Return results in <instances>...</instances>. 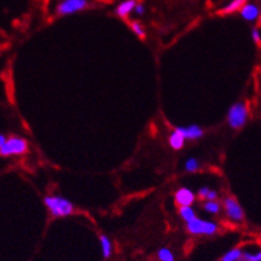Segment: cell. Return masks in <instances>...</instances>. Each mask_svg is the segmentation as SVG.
Segmentation results:
<instances>
[{
	"mask_svg": "<svg viewBox=\"0 0 261 261\" xmlns=\"http://www.w3.org/2000/svg\"><path fill=\"white\" fill-rule=\"evenodd\" d=\"M44 204L54 217H65L73 213V204L62 196H47Z\"/></svg>",
	"mask_w": 261,
	"mask_h": 261,
	"instance_id": "obj_1",
	"label": "cell"
},
{
	"mask_svg": "<svg viewBox=\"0 0 261 261\" xmlns=\"http://www.w3.org/2000/svg\"><path fill=\"white\" fill-rule=\"evenodd\" d=\"M28 151V143L25 139L12 136L7 138L6 143L0 147V156L8 158V156H19L24 155Z\"/></svg>",
	"mask_w": 261,
	"mask_h": 261,
	"instance_id": "obj_2",
	"label": "cell"
},
{
	"mask_svg": "<svg viewBox=\"0 0 261 261\" xmlns=\"http://www.w3.org/2000/svg\"><path fill=\"white\" fill-rule=\"evenodd\" d=\"M228 124L233 129H240L244 127L248 120V108L244 103H236L230 107L228 111Z\"/></svg>",
	"mask_w": 261,
	"mask_h": 261,
	"instance_id": "obj_3",
	"label": "cell"
},
{
	"mask_svg": "<svg viewBox=\"0 0 261 261\" xmlns=\"http://www.w3.org/2000/svg\"><path fill=\"white\" fill-rule=\"evenodd\" d=\"M217 224L212 221L201 220V219H192L191 221L187 223V229L191 234H204V236H212L217 232Z\"/></svg>",
	"mask_w": 261,
	"mask_h": 261,
	"instance_id": "obj_4",
	"label": "cell"
},
{
	"mask_svg": "<svg viewBox=\"0 0 261 261\" xmlns=\"http://www.w3.org/2000/svg\"><path fill=\"white\" fill-rule=\"evenodd\" d=\"M88 6H90L88 0H62L56 7V12L60 16H68L84 11Z\"/></svg>",
	"mask_w": 261,
	"mask_h": 261,
	"instance_id": "obj_5",
	"label": "cell"
},
{
	"mask_svg": "<svg viewBox=\"0 0 261 261\" xmlns=\"http://www.w3.org/2000/svg\"><path fill=\"white\" fill-rule=\"evenodd\" d=\"M224 208L227 212V216L229 217L230 220L240 223L244 220V211L241 208V205L237 203V200L233 197H227L224 200Z\"/></svg>",
	"mask_w": 261,
	"mask_h": 261,
	"instance_id": "obj_6",
	"label": "cell"
},
{
	"mask_svg": "<svg viewBox=\"0 0 261 261\" xmlns=\"http://www.w3.org/2000/svg\"><path fill=\"white\" fill-rule=\"evenodd\" d=\"M175 201L180 206H191L195 203V193L189 188H180L175 193Z\"/></svg>",
	"mask_w": 261,
	"mask_h": 261,
	"instance_id": "obj_7",
	"label": "cell"
},
{
	"mask_svg": "<svg viewBox=\"0 0 261 261\" xmlns=\"http://www.w3.org/2000/svg\"><path fill=\"white\" fill-rule=\"evenodd\" d=\"M241 17L247 21H256L260 17V7L256 3H245L240 8Z\"/></svg>",
	"mask_w": 261,
	"mask_h": 261,
	"instance_id": "obj_8",
	"label": "cell"
},
{
	"mask_svg": "<svg viewBox=\"0 0 261 261\" xmlns=\"http://www.w3.org/2000/svg\"><path fill=\"white\" fill-rule=\"evenodd\" d=\"M176 130L186 140H197V139L203 138L204 130L199 125H188V127H179Z\"/></svg>",
	"mask_w": 261,
	"mask_h": 261,
	"instance_id": "obj_9",
	"label": "cell"
},
{
	"mask_svg": "<svg viewBox=\"0 0 261 261\" xmlns=\"http://www.w3.org/2000/svg\"><path fill=\"white\" fill-rule=\"evenodd\" d=\"M136 3V0H124L116 7V15L120 17H127L130 12H134Z\"/></svg>",
	"mask_w": 261,
	"mask_h": 261,
	"instance_id": "obj_10",
	"label": "cell"
},
{
	"mask_svg": "<svg viewBox=\"0 0 261 261\" xmlns=\"http://www.w3.org/2000/svg\"><path fill=\"white\" fill-rule=\"evenodd\" d=\"M245 3H248V0H230L229 3L225 4L223 8L220 10L221 15H229L234 14L237 11H240V8L244 6Z\"/></svg>",
	"mask_w": 261,
	"mask_h": 261,
	"instance_id": "obj_11",
	"label": "cell"
},
{
	"mask_svg": "<svg viewBox=\"0 0 261 261\" xmlns=\"http://www.w3.org/2000/svg\"><path fill=\"white\" fill-rule=\"evenodd\" d=\"M100 245H101V252H103L104 258H110L112 256V251H114V247H112V241L108 236L106 234H101L100 236Z\"/></svg>",
	"mask_w": 261,
	"mask_h": 261,
	"instance_id": "obj_12",
	"label": "cell"
},
{
	"mask_svg": "<svg viewBox=\"0 0 261 261\" xmlns=\"http://www.w3.org/2000/svg\"><path fill=\"white\" fill-rule=\"evenodd\" d=\"M184 143H186V139L182 138L177 130H175V132L169 136V145H171L173 149H177V151L181 149V148L184 147Z\"/></svg>",
	"mask_w": 261,
	"mask_h": 261,
	"instance_id": "obj_13",
	"label": "cell"
},
{
	"mask_svg": "<svg viewBox=\"0 0 261 261\" xmlns=\"http://www.w3.org/2000/svg\"><path fill=\"white\" fill-rule=\"evenodd\" d=\"M241 256H243V251L239 249V248H233V249H230V251L224 254L221 261H239Z\"/></svg>",
	"mask_w": 261,
	"mask_h": 261,
	"instance_id": "obj_14",
	"label": "cell"
},
{
	"mask_svg": "<svg viewBox=\"0 0 261 261\" xmlns=\"http://www.w3.org/2000/svg\"><path fill=\"white\" fill-rule=\"evenodd\" d=\"M159 261H175V254L169 248H160L158 251Z\"/></svg>",
	"mask_w": 261,
	"mask_h": 261,
	"instance_id": "obj_15",
	"label": "cell"
},
{
	"mask_svg": "<svg viewBox=\"0 0 261 261\" xmlns=\"http://www.w3.org/2000/svg\"><path fill=\"white\" fill-rule=\"evenodd\" d=\"M180 216L184 221H191L192 219H195V211L192 210V206H180Z\"/></svg>",
	"mask_w": 261,
	"mask_h": 261,
	"instance_id": "obj_16",
	"label": "cell"
},
{
	"mask_svg": "<svg viewBox=\"0 0 261 261\" xmlns=\"http://www.w3.org/2000/svg\"><path fill=\"white\" fill-rule=\"evenodd\" d=\"M204 211L208 213H211V215H216V213L220 212V203H217L216 200H213V201H206V203H204L203 205Z\"/></svg>",
	"mask_w": 261,
	"mask_h": 261,
	"instance_id": "obj_17",
	"label": "cell"
},
{
	"mask_svg": "<svg viewBox=\"0 0 261 261\" xmlns=\"http://www.w3.org/2000/svg\"><path fill=\"white\" fill-rule=\"evenodd\" d=\"M130 28H132V31H134L135 35L139 36V38H144L145 36L144 28H143V25H141L139 21H132V23H130Z\"/></svg>",
	"mask_w": 261,
	"mask_h": 261,
	"instance_id": "obj_18",
	"label": "cell"
},
{
	"mask_svg": "<svg viewBox=\"0 0 261 261\" xmlns=\"http://www.w3.org/2000/svg\"><path fill=\"white\" fill-rule=\"evenodd\" d=\"M199 167H200L199 162H197L196 159L191 158L187 160V163H186V171L187 172H191V173H193V172L199 171Z\"/></svg>",
	"mask_w": 261,
	"mask_h": 261,
	"instance_id": "obj_19",
	"label": "cell"
},
{
	"mask_svg": "<svg viewBox=\"0 0 261 261\" xmlns=\"http://www.w3.org/2000/svg\"><path fill=\"white\" fill-rule=\"evenodd\" d=\"M245 261H261V252L257 251L252 253V252H243V256Z\"/></svg>",
	"mask_w": 261,
	"mask_h": 261,
	"instance_id": "obj_20",
	"label": "cell"
},
{
	"mask_svg": "<svg viewBox=\"0 0 261 261\" xmlns=\"http://www.w3.org/2000/svg\"><path fill=\"white\" fill-rule=\"evenodd\" d=\"M134 12L136 15H139V16H143V15L145 14L144 4H143V3H136V6H135V8H134Z\"/></svg>",
	"mask_w": 261,
	"mask_h": 261,
	"instance_id": "obj_21",
	"label": "cell"
},
{
	"mask_svg": "<svg viewBox=\"0 0 261 261\" xmlns=\"http://www.w3.org/2000/svg\"><path fill=\"white\" fill-rule=\"evenodd\" d=\"M252 39H253V41L256 43V44H260L261 35L257 28H253V30H252Z\"/></svg>",
	"mask_w": 261,
	"mask_h": 261,
	"instance_id": "obj_22",
	"label": "cell"
},
{
	"mask_svg": "<svg viewBox=\"0 0 261 261\" xmlns=\"http://www.w3.org/2000/svg\"><path fill=\"white\" fill-rule=\"evenodd\" d=\"M208 192H210V188H208V187H201V188L199 189L197 195H199L201 199H205L206 195H208Z\"/></svg>",
	"mask_w": 261,
	"mask_h": 261,
	"instance_id": "obj_23",
	"label": "cell"
},
{
	"mask_svg": "<svg viewBox=\"0 0 261 261\" xmlns=\"http://www.w3.org/2000/svg\"><path fill=\"white\" fill-rule=\"evenodd\" d=\"M217 192L216 191H212V189H210V192H208V195H206L205 199L208 200V201H213V200H216L217 199Z\"/></svg>",
	"mask_w": 261,
	"mask_h": 261,
	"instance_id": "obj_24",
	"label": "cell"
},
{
	"mask_svg": "<svg viewBox=\"0 0 261 261\" xmlns=\"http://www.w3.org/2000/svg\"><path fill=\"white\" fill-rule=\"evenodd\" d=\"M6 140H7V138H6V135L0 134V147L6 143Z\"/></svg>",
	"mask_w": 261,
	"mask_h": 261,
	"instance_id": "obj_25",
	"label": "cell"
}]
</instances>
